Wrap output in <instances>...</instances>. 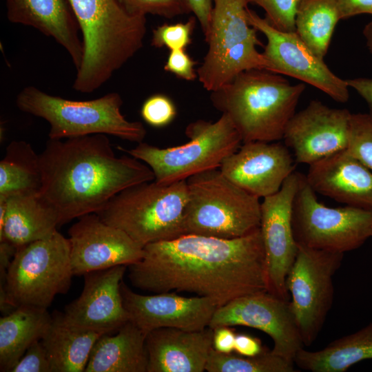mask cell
Returning a JSON list of instances; mask_svg holds the SVG:
<instances>
[{"instance_id": "cell-1", "label": "cell", "mask_w": 372, "mask_h": 372, "mask_svg": "<svg viewBox=\"0 0 372 372\" xmlns=\"http://www.w3.org/2000/svg\"><path fill=\"white\" fill-rule=\"evenodd\" d=\"M127 269L128 279L138 289L193 293L217 307L267 290L260 228L232 239L184 234L150 243L143 247V258Z\"/></svg>"}, {"instance_id": "cell-2", "label": "cell", "mask_w": 372, "mask_h": 372, "mask_svg": "<svg viewBox=\"0 0 372 372\" xmlns=\"http://www.w3.org/2000/svg\"><path fill=\"white\" fill-rule=\"evenodd\" d=\"M39 163V194L57 212L60 225L98 213L123 190L155 180L145 163L116 156L103 134L49 139Z\"/></svg>"}, {"instance_id": "cell-3", "label": "cell", "mask_w": 372, "mask_h": 372, "mask_svg": "<svg viewBox=\"0 0 372 372\" xmlns=\"http://www.w3.org/2000/svg\"><path fill=\"white\" fill-rule=\"evenodd\" d=\"M305 90L285 78L263 69H251L211 92L214 107L227 114L243 143L276 142L296 114Z\"/></svg>"}, {"instance_id": "cell-4", "label": "cell", "mask_w": 372, "mask_h": 372, "mask_svg": "<svg viewBox=\"0 0 372 372\" xmlns=\"http://www.w3.org/2000/svg\"><path fill=\"white\" fill-rule=\"evenodd\" d=\"M16 105L21 111L49 123V139L103 134L138 143L147 134L142 123L125 118L121 111L123 100L117 92L93 100L73 101L30 85L18 94Z\"/></svg>"}, {"instance_id": "cell-5", "label": "cell", "mask_w": 372, "mask_h": 372, "mask_svg": "<svg viewBox=\"0 0 372 372\" xmlns=\"http://www.w3.org/2000/svg\"><path fill=\"white\" fill-rule=\"evenodd\" d=\"M186 180L185 234L232 239L260 228V198L234 184L219 168L195 174Z\"/></svg>"}, {"instance_id": "cell-6", "label": "cell", "mask_w": 372, "mask_h": 372, "mask_svg": "<svg viewBox=\"0 0 372 372\" xmlns=\"http://www.w3.org/2000/svg\"><path fill=\"white\" fill-rule=\"evenodd\" d=\"M187 198L186 180L170 184L152 180L123 190L96 214L145 247L185 234Z\"/></svg>"}, {"instance_id": "cell-7", "label": "cell", "mask_w": 372, "mask_h": 372, "mask_svg": "<svg viewBox=\"0 0 372 372\" xmlns=\"http://www.w3.org/2000/svg\"><path fill=\"white\" fill-rule=\"evenodd\" d=\"M185 133L189 141L180 145L160 148L142 141L132 149H121L147 164L153 171L156 182L170 184L219 168L223 161L242 142L225 114L214 122L202 119L192 122Z\"/></svg>"}, {"instance_id": "cell-8", "label": "cell", "mask_w": 372, "mask_h": 372, "mask_svg": "<svg viewBox=\"0 0 372 372\" xmlns=\"http://www.w3.org/2000/svg\"><path fill=\"white\" fill-rule=\"evenodd\" d=\"M247 0H213L207 52L198 68L199 82L213 92L239 73L267 68L257 46L262 45L257 30L247 20Z\"/></svg>"}, {"instance_id": "cell-9", "label": "cell", "mask_w": 372, "mask_h": 372, "mask_svg": "<svg viewBox=\"0 0 372 372\" xmlns=\"http://www.w3.org/2000/svg\"><path fill=\"white\" fill-rule=\"evenodd\" d=\"M72 276L70 242L57 230L17 249L0 299L6 300L10 308L30 305L48 309L56 296L68 291Z\"/></svg>"}, {"instance_id": "cell-10", "label": "cell", "mask_w": 372, "mask_h": 372, "mask_svg": "<svg viewBox=\"0 0 372 372\" xmlns=\"http://www.w3.org/2000/svg\"><path fill=\"white\" fill-rule=\"evenodd\" d=\"M292 227L298 245L344 254L372 237V209L327 207L318 200L302 175L293 201Z\"/></svg>"}, {"instance_id": "cell-11", "label": "cell", "mask_w": 372, "mask_h": 372, "mask_svg": "<svg viewBox=\"0 0 372 372\" xmlns=\"http://www.w3.org/2000/svg\"><path fill=\"white\" fill-rule=\"evenodd\" d=\"M298 246L286 279L290 305L304 346L320 332L333 299V278L343 253Z\"/></svg>"}, {"instance_id": "cell-12", "label": "cell", "mask_w": 372, "mask_h": 372, "mask_svg": "<svg viewBox=\"0 0 372 372\" xmlns=\"http://www.w3.org/2000/svg\"><path fill=\"white\" fill-rule=\"evenodd\" d=\"M247 20L267 39L262 54L266 70L297 79L321 90L339 103L349 98L347 81L338 77L298 37L296 32L274 28L265 18L247 9Z\"/></svg>"}, {"instance_id": "cell-13", "label": "cell", "mask_w": 372, "mask_h": 372, "mask_svg": "<svg viewBox=\"0 0 372 372\" xmlns=\"http://www.w3.org/2000/svg\"><path fill=\"white\" fill-rule=\"evenodd\" d=\"M245 326L265 332L273 340L272 353L294 363L303 343L290 301L268 290L235 298L218 307L209 327Z\"/></svg>"}, {"instance_id": "cell-14", "label": "cell", "mask_w": 372, "mask_h": 372, "mask_svg": "<svg viewBox=\"0 0 372 372\" xmlns=\"http://www.w3.org/2000/svg\"><path fill=\"white\" fill-rule=\"evenodd\" d=\"M302 174L293 172L276 194L261 202L260 225L267 290L289 300L287 274L296 259L298 246L292 227L293 205Z\"/></svg>"}, {"instance_id": "cell-15", "label": "cell", "mask_w": 372, "mask_h": 372, "mask_svg": "<svg viewBox=\"0 0 372 372\" xmlns=\"http://www.w3.org/2000/svg\"><path fill=\"white\" fill-rule=\"evenodd\" d=\"M68 236L74 276L118 265L128 267L143 256L144 247L96 213L79 217L68 229Z\"/></svg>"}, {"instance_id": "cell-16", "label": "cell", "mask_w": 372, "mask_h": 372, "mask_svg": "<svg viewBox=\"0 0 372 372\" xmlns=\"http://www.w3.org/2000/svg\"><path fill=\"white\" fill-rule=\"evenodd\" d=\"M351 114L311 101L289 122L283 139L298 163L311 165L347 149Z\"/></svg>"}, {"instance_id": "cell-17", "label": "cell", "mask_w": 372, "mask_h": 372, "mask_svg": "<svg viewBox=\"0 0 372 372\" xmlns=\"http://www.w3.org/2000/svg\"><path fill=\"white\" fill-rule=\"evenodd\" d=\"M121 293L130 321L146 335L159 328L203 330L209 327L218 307L208 298L186 297L174 291L152 295L137 293L123 280Z\"/></svg>"}, {"instance_id": "cell-18", "label": "cell", "mask_w": 372, "mask_h": 372, "mask_svg": "<svg viewBox=\"0 0 372 372\" xmlns=\"http://www.w3.org/2000/svg\"><path fill=\"white\" fill-rule=\"evenodd\" d=\"M294 168L286 145L264 141L243 143L219 167L229 180L259 198L278 192Z\"/></svg>"}, {"instance_id": "cell-19", "label": "cell", "mask_w": 372, "mask_h": 372, "mask_svg": "<svg viewBox=\"0 0 372 372\" xmlns=\"http://www.w3.org/2000/svg\"><path fill=\"white\" fill-rule=\"evenodd\" d=\"M127 265L86 273L78 298L65 307L63 316L69 324L104 333L117 331L130 320L124 307L121 284Z\"/></svg>"}, {"instance_id": "cell-20", "label": "cell", "mask_w": 372, "mask_h": 372, "mask_svg": "<svg viewBox=\"0 0 372 372\" xmlns=\"http://www.w3.org/2000/svg\"><path fill=\"white\" fill-rule=\"evenodd\" d=\"M304 176L316 192L349 206L372 209V172L347 149L309 165Z\"/></svg>"}, {"instance_id": "cell-21", "label": "cell", "mask_w": 372, "mask_h": 372, "mask_svg": "<svg viewBox=\"0 0 372 372\" xmlns=\"http://www.w3.org/2000/svg\"><path fill=\"white\" fill-rule=\"evenodd\" d=\"M214 330L159 328L145 337L147 372H203L213 349Z\"/></svg>"}, {"instance_id": "cell-22", "label": "cell", "mask_w": 372, "mask_h": 372, "mask_svg": "<svg viewBox=\"0 0 372 372\" xmlns=\"http://www.w3.org/2000/svg\"><path fill=\"white\" fill-rule=\"evenodd\" d=\"M9 21L32 27L51 37L70 55L77 70L84 45L81 28L68 0H6Z\"/></svg>"}, {"instance_id": "cell-23", "label": "cell", "mask_w": 372, "mask_h": 372, "mask_svg": "<svg viewBox=\"0 0 372 372\" xmlns=\"http://www.w3.org/2000/svg\"><path fill=\"white\" fill-rule=\"evenodd\" d=\"M0 198L6 201V214L0 223V242H8L18 249L51 236L60 226L57 212L39 192Z\"/></svg>"}, {"instance_id": "cell-24", "label": "cell", "mask_w": 372, "mask_h": 372, "mask_svg": "<svg viewBox=\"0 0 372 372\" xmlns=\"http://www.w3.org/2000/svg\"><path fill=\"white\" fill-rule=\"evenodd\" d=\"M146 334L131 321L94 344L84 372H147Z\"/></svg>"}, {"instance_id": "cell-25", "label": "cell", "mask_w": 372, "mask_h": 372, "mask_svg": "<svg viewBox=\"0 0 372 372\" xmlns=\"http://www.w3.org/2000/svg\"><path fill=\"white\" fill-rule=\"evenodd\" d=\"M79 22L86 48H109L131 29L134 17L116 0H68Z\"/></svg>"}, {"instance_id": "cell-26", "label": "cell", "mask_w": 372, "mask_h": 372, "mask_svg": "<svg viewBox=\"0 0 372 372\" xmlns=\"http://www.w3.org/2000/svg\"><path fill=\"white\" fill-rule=\"evenodd\" d=\"M103 334L69 324L63 313H53L41 339L52 372H84L94 344Z\"/></svg>"}, {"instance_id": "cell-27", "label": "cell", "mask_w": 372, "mask_h": 372, "mask_svg": "<svg viewBox=\"0 0 372 372\" xmlns=\"http://www.w3.org/2000/svg\"><path fill=\"white\" fill-rule=\"evenodd\" d=\"M52 320L46 308L23 305L0 318V371L10 372L27 349L47 332Z\"/></svg>"}, {"instance_id": "cell-28", "label": "cell", "mask_w": 372, "mask_h": 372, "mask_svg": "<svg viewBox=\"0 0 372 372\" xmlns=\"http://www.w3.org/2000/svg\"><path fill=\"white\" fill-rule=\"evenodd\" d=\"M369 359H372V322L319 351H310L302 347L295 356L294 364L311 372H344Z\"/></svg>"}, {"instance_id": "cell-29", "label": "cell", "mask_w": 372, "mask_h": 372, "mask_svg": "<svg viewBox=\"0 0 372 372\" xmlns=\"http://www.w3.org/2000/svg\"><path fill=\"white\" fill-rule=\"evenodd\" d=\"M41 185L39 154L26 141H12L0 162V197L39 192Z\"/></svg>"}, {"instance_id": "cell-30", "label": "cell", "mask_w": 372, "mask_h": 372, "mask_svg": "<svg viewBox=\"0 0 372 372\" xmlns=\"http://www.w3.org/2000/svg\"><path fill=\"white\" fill-rule=\"evenodd\" d=\"M339 20L335 0H298L295 32L318 57L324 59Z\"/></svg>"}, {"instance_id": "cell-31", "label": "cell", "mask_w": 372, "mask_h": 372, "mask_svg": "<svg viewBox=\"0 0 372 372\" xmlns=\"http://www.w3.org/2000/svg\"><path fill=\"white\" fill-rule=\"evenodd\" d=\"M205 371L208 372H293L294 363L265 350L254 356L223 353L212 349Z\"/></svg>"}, {"instance_id": "cell-32", "label": "cell", "mask_w": 372, "mask_h": 372, "mask_svg": "<svg viewBox=\"0 0 372 372\" xmlns=\"http://www.w3.org/2000/svg\"><path fill=\"white\" fill-rule=\"evenodd\" d=\"M348 151L372 172V116L351 114Z\"/></svg>"}, {"instance_id": "cell-33", "label": "cell", "mask_w": 372, "mask_h": 372, "mask_svg": "<svg viewBox=\"0 0 372 372\" xmlns=\"http://www.w3.org/2000/svg\"><path fill=\"white\" fill-rule=\"evenodd\" d=\"M197 19L191 17L186 22L163 23L152 31L151 45L154 48H166L169 51L185 50L192 43V36Z\"/></svg>"}, {"instance_id": "cell-34", "label": "cell", "mask_w": 372, "mask_h": 372, "mask_svg": "<svg viewBox=\"0 0 372 372\" xmlns=\"http://www.w3.org/2000/svg\"><path fill=\"white\" fill-rule=\"evenodd\" d=\"M130 14H147L172 19L191 13L185 0H116Z\"/></svg>"}, {"instance_id": "cell-35", "label": "cell", "mask_w": 372, "mask_h": 372, "mask_svg": "<svg viewBox=\"0 0 372 372\" xmlns=\"http://www.w3.org/2000/svg\"><path fill=\"white\" fill-rule=\"evenodd\" d=\"M258 5L266 13V19L276 29L295 32V19L298 0H247Z\"/></svg>"}, {"instance_id": "cell-36", "label": "cell", "mask_w": 372, "mask_h": 372, "mask_svg": "<svg viewBox=\"0 0 372 372\" xmlns=\"http://www.w3.org/2000/svg\"><path fill=\"white\" fill-rule=\"evenodd\" d=\"M141 115L149 125L162 127L169 125L176 117V107L172 100L162 94L148 97L142 105Z\"/></svg>"}, {"instance_id": "cell-37", "label": "cell", "mask_w": 372, "mask_h": 372, "mask_svg": "<svg viewBox=\"0 0 372 372\" xmlns=\"http://www.w3.org/2000/svg\"><path fill=\"white\" fill-rule=\"evenodd\" d=\"M10 372H52L41 340L31 344Z\"/></svg>"}, {"instance_id": "cell-38", "label": "cell", "mask_w": 372, "mask_h": 372, "mask_svg": "<svg viewBox=\"0 0 372 372\" xmlns=\"http://www.w3.org/2000/svg\"><path fill=\"white\" fill-rule=\"evenodd\" d=\"M196 63L185 50H172L167 56L164 70L181 79L192 81L198 78L197 71L194 68Z\"/></svg>"}, {"instance_id": "cell-39", "label": "cell", "mask_w": 372, "mask_h": 372, "mask_svg": "<svg viewBox=\"0 0 372 372\" xmlns=\"http://www.w3.org/2000/svg\"><path fill=\"white\" fill-rule=\"evenodd\" d=\"M191 13L194 14L199 23L205 39L209 35L213 0H185Z\"/></svg>"}, {"instance_id": "cell-40", "label": "cell", "mask_w": 372, "mask_h": 372, "mask_svg": "<svg viewBox=\"0 0 372 372\" xmlns=\"http://www.w3.org/2000/svg\"><path fill=\"white\" fill-rule=\"evenodd\" d=\"M340 19H349L355 15H372V0H335Z\"/></svg>"}, {"instance_id": "cell-41", "label": "cell", "mask_w": 372, "mask_h": 372, "mask_svg": "<svg viewBox=\"0 0 372 372\" xmlns=\"http://www.w3.org/2000/svg\"><path fill=\"white\" fill-rule=\"evenodd\" d=\"M213 349L218 352L230 353L234 351L236 333L231 327H218L213 329Z\"/></svg>"}, {"instance_id": "cell-42", "label": "cell", "mask_w": 372, "mask_h": 372, "mask_svg": "<svg viewBox=\"0 0 372 372\" xmlns=\"http://www.w3.org/2000/svg\"><path fill=\"white\" fill-rule=\"evenodd\" d=\"M265 349L259 339L245 333L236 334L234 351L245 356H254Z\"/></svg>"}, {"instance_id": "cell-43", "label": "cell", "mask_w": 372, "mask_h": 372, "mask_svg": "<svg viewBox=\"0 0 372 372\" xmlns=\"http://www.w3.org/2000/svg\"><path fill=\"white\" fill-rule=\"evenodd\" d=\"M17 250L12 244L0 242V290L4 289L8 269Z\"/></svg>"}, {"instance_id": "cell-44", "label": "cell", "mask_w": 372, "mask_h": 372, "mask_svg": "<svg viewBox=\"0 0 372 372\" xmlns=\"http://www.w3.org/2000/svg\"><path fill=\"white\" fill-rule=\"evenodd\" d=\"M349 87L353 88L367 103L372 116V79L356 78L346 80Z\"/></svg>"}, {"instance_id": "cell-45", "label": "cell", "mask_w": 372, "mask_h": 372, "mask_svg": "<svg viewBox=\"0 0 372 372\" xmlns=\"http://www.w3.org/2000/svg\"><path fill=\"white\" fill-rule=\"evenodd\" d=\"M362 32L366 40V47L372 54V21L365 25Z\"/></svg>"}]
</instances>
